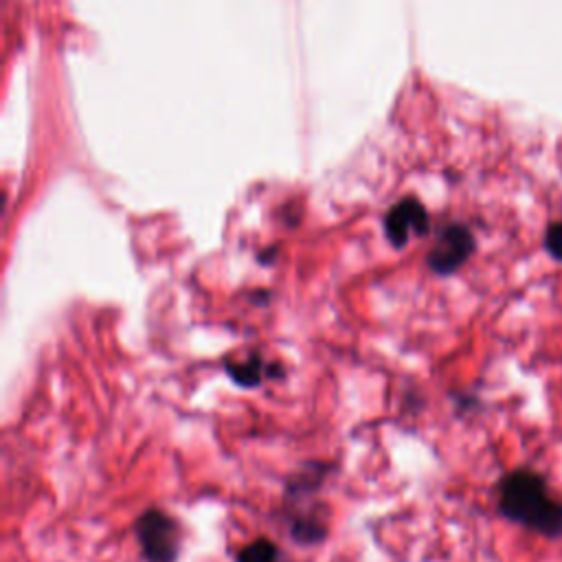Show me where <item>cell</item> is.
Masks as SVG:
<instances>
[{"mask_svg":"<svg viewBox=\"0 0 562 562\" xmlns=\"http://www.w3.org/2000/svg\"><path fill=\"white\" fill-rule=\"evenodd\" d=\"M498 512L503 518L544 538H562V501L544 476L531 468H516L498 481Z\"/></svg>","mask_w":562,"mask_h":562,"instance_id":"6da1fadb","label":"cell"},{"mask_svg":"<svg viewBox=\"0 0 562 562\" xmlns=\"http://www.w3.org/2000/svg\"><path fill=\"white\" fill-rule=\"evenodd\" d=\"M140 553L147 562H176L180 551V525L162 509H147L134 522Z\"/></svg>","mask_w":562,"mask_h":562,"instance_id":"7a4b0ae2","label":"cell"},{"mask_svg":"<svg viewBox=\"0 0 562 562\" xmlns=\"http://www.w3.org/2000/svg\"><path fill=\"white\" fill-rule=\"evenodd\" d=\"M476 250V239L465 224L452 222L441 228L432 248L428 250L426 263L435 274L448 277L457 272Z\"/></svg>","mask_w":562,"mask_h":562,"instance_id":"3957f363","label":"cell"},{"mask_svg":"<svg viewBox=\"0 0 562 562\" xmlns=\"http://www.w3.org/2000/svg\"><path fill=\"white\" fill-rule=\"evenodd\" d=\"M382 226L391 246L404 248L413 235L426 237L430 233V215L415 195H406L384 213Z\"/></svg>","mask_w":562,"mask_h":562,"instance_id":"277c9868","label":"cell"},{"mask_svg":"<svg viewBox=\"0 0 562 562\" xmlns=\"http://www.w3.org/2000/svg\"><path fill=\"white\" fill-rule=\"evenodd\" d=\"M224 369H226V373L231 375V380H233L235 384L246 386V389L259 386L261 380H263V375H268V364L263 362V358H261L257 351L248 353V356L241 358V360H235V358L226 360V362H224Z\"/></svg>","mask_w":562,"mask_h":562,"instance_id":"5b68a950","label":"cell"},{"mask_svg":"<svg viewBox=\"0 0 562 562\" xmlns=\"http://www.w3.org/2000/svg\"><path fill=\"white\" fill-rule=\"evenodd\" d=\"M325 536H327V518L321 516L316 509L296 514L290 522V538L299 544L310 547L325 540Z\"/></svg>","mask_w":562,"mask_h":562,"instance_id":"8992f818","label":"cell"},{"mask_svg":"<svg viewBox=\"0 0 562 562\" xmlns=\"http://www.w3.org/2000/svg\"><path fill=\"white\" fill-rule=\"evenodd\" d=\"M279 547L268 538H257L239 549L237 562H279Z\"/></svg>","mask_w":562,"mask_h":562,"instance_id":"52a82bcc","label":"cell"},{"mask_svg":"<svg viewBox=\"0 0 562 562\" xmlns=\"http://www.w3.org/2000/svg\"><path fill=\"white\" fill-rule=\"evenodd\" d=\"M544 250L555 261H562V222H551L544 231Z\"/></svg>","mask_w":562,"mask_h":562,"instance_id":"ba28073f","label":"cell"}]
</instances>
